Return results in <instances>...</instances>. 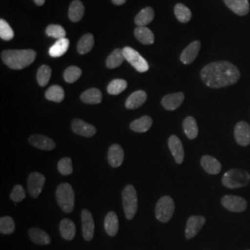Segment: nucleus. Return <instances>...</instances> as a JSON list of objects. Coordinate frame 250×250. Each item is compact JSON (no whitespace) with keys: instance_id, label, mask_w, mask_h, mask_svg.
I'll use <instances>...</instances> for the list:
<instances>
[{"instance_id":"obj_4","label":"nucleus","mask_w":250,"mask_h":250,"mask_svg":"<svg viewBox=\"0 0 250 250\" xmlns=\"http://www.w3.org/2000/svg\"><path fill=\"white\" fill-rule=\"evenodd\" d=\"M250 174L247 170L232 169L224 173L223 185L225 188H240L248 186L250 183Z\"/></svg>"},{"instance_id":"obj_25","label":"nucleus","mask_w":250,"mask_h":250,"mask_svg":"<svg viewBox=\"0 0 250 250\" xmlns=\"http://www.w3.org/2000/svg\"><path fill=\"white\" fill-rule=\"evenodd\" d=\"M136 39L144 45H152L155 41V36L151 30L147 27H138L134 30Z\"/></svg>"},{"instance_id":"obj_30","label":"nucleus","mask_w":250,"mask_h":250,"mask_svg":"<svg viewBox=\"0 0 250 250\" xmlns=\"http://www.w3.org/2000/svg\"><path fill=\"white\" fill-rule=\"evenodd\" d=\"M81 100L85 104H99L102 101V94L98 88H90L81 95Z\"/></svg>"},{"instance_id":"obj_34","label":"nucleus","mask_w":250,"mask_h":250,"mask_svg":"<svg viewBox=\"0 0 250 250\" xmlns=\"http://www.w3.org/2000/svg\"><path fill=\"white\" fill-rule=\"evenodd\" d=\"M93 46H94V36L91 34H86L81 37L77 45V50L80 54H86L91 51Z\"/></svg>"},{"instance_id":"obj_41","label":"nucleus","mask_w":250,"mask_h":250,"mask_svg":"<svg viewBox=\"0 0 250 250\" xmlns=\"http://www.w3.org/2000/svg\"><path fill=\"white\" fill-rule=\"evenodd\" d=\"M0 37L5 41H9L14 37L13 30L11 29L9 23L3 19L0 20Z\"/></svg>"},{"instance_id":"obj_10","label":"nucleus","mask_w":250,"mask_h":250,"mask_svg":"<svg viewBox=\"0 0 250 250\" xmlns=\"http://www.w3.org/2000/svg\"><path fill=\"white\" fill-rule=\"evenodd\" d=\"M82 228H83V236L85 241H91L94 236L95 224L94 219L89 210L83 209L82 211Z\"/></svg>"},{"instance_id":"obj_39","label":"nucleus","mask_w":250,"mask_h":250,"mask_svg":"<svg viewBox=\"0 0 250 250\" xmlns=\"http://www.w3.org/2000/svg\"><path fill=\"white\" fill-rule=\"evenodd\" d=\"M82 75V70L76 66H71L65 70L63 73L64 80L69 83H72L78 80Z\"/></svg>"},{"instance_id":"obj_9","label":"nucleus","mask_w":250,"mask_h":250,"mask_svg":"<svg viewBox=\"0 0 250 250\" xmlns=\"http://www.w3.org/2000/svg\"><path fill=\"white\" fill-rule=\"evenodd\" d=\"M222 205L232 212H242L247 208L248 203L246 199L241 197L225 196L222 198Z\"/></svg>"},{"instance_id":"obj_20","label":"nucleus","mask_w":250,"mask_h":250,"mask_svg":"<svg viewBox=\"0 0 250 250\" xmlns=\"http://www.w3.org/2000/svg\"><path fill=\"white\" fill-rule=\"evenodd\" d=\"M147 98L146 93L143 90H138L134 92L125 102V107L128 109H135L141 107L146 102Z\"/></svg>"},{"instance_id":"obj_44","label":"nucleus","mask_w":250,"mask_h":250,"mask_svg":"<svg viewBox=\"0 0 250 250\" xmlns=\"http://www.w3.org/2000/svg\"><path fill=\"white\" fill-rule=\"evenodd\" d=\"M113 4H115L117 6H121V5H124L126 0H111Z\"/></svg>"},{"instance_id":"obj_16","label":"nucleus","mask_w":250,"mask_h":250,"mask_svg":"<svg viewBox=\"0 0 250 250\" xmlns=\"http://www.w3.org/2000/svg\"><path fill=\"white\" fill-rule=\"evenodd\" d=\"M168 143L170 152L174 158V161H176L177 164H181L185 159V151L182 141L180 140L178 136L170 135Z\"/></svg>"},{"instance_id":"obj_1","label":"nucleus","mask_w":250,"mask_h":250,"mask_svg":"<svg viewBox=\"0 0 250 250\" xmlns=\"http://www.w3.org/2000/svg\"><path fill=\"white\" fill-rule=\"evenodd\" d=\"M240 78L239 70L231 62L209 63L201 71V79L210 88H222L234 84Z\"/></svg>"},{"instance_id":"obj_11","label":"nucleus","mask_w":250,"mask_h":250,"mask_svg":"<svg viewBox=\"0 0 250 250\" xmlns=\"http://www.w3.org/2000/svg\"><path fill=\"white\" fill-rule=\"evenodd\" d=\"M206 219L203 216H191L188 220L186 228V237L188 239H192L197 235L205 224Z\"/></svg>"},{"instance_id":"obj_14","label":"nucleus","mask_w":250,"mask_h":250,"mask_svg":"<svg viewBox=\"0 0 250 250\" xmlns=\"http://www.w3.org/2000/svg\"><path fill=\"white\" fill-rule=\"evenodd\" d=\"M124 160H125V152L123 147L118 144L112 145L109 147L108 153H107V161L109 165L113 168L120 167L123 164Z\"/></svg>"},{"instance_id":"obj_36","label":"nucleus","mask_w":250,"mask_h":250,"mask_svg":"<svg viewBox=\"0 0 250 250\" xmlns=\"http://www.w3.org/2000/svg\"><path fill=\"white\" fill-rule=\"evenodd\" d=\"M51 69L50 67L46 66V65H42L38 71H37V74H36V79H37V83L40 86H45L48 82L50 80L51 77Z\"/></svg>"},{"instance_id":"obj_29","label":"nucleus","mask_w":250,"mask_h":250,"mask_svg":"<svg viewBox=\"0 0 250 250\" xmlns=\"http://www.w3.org/2000/svg\"><path fill=\"white\" fill-rule=\"evenodd\" d=\"M83 13H84V7L80 0L72 1L69 8V13H68L69 19L73 22L80 21L83 16Z\"/></svg>"},{"instance_id":"obj_13","label":"nucleus","mask_w":250,"mask_h":250,"mask_svg":"<svg viewBox=\"0 0 250 250\" xmlns=\"http://www.w3.org/2000/svg\"><path fill=\"white\" fill-rule=\"evenodd\" d=\"M72 129L74 134L85 137H91L97 133V129L95 126L85 123L81 119H74L72 121Z\"/></svg>"},{"instance_id":"obj_21","label":"nucleus","mask_w":250,"mask_h":250,"mask_svg":"<svg viewBox=\"0 0 250 250\" xmlns=\"http://www.w3.org/2000/svg\"><path fill=\"white\" fill-rule=\"evenodd\" d=\"M202 168L209 174H218L222 170V164L211 156H203L201 159Z\"/></svg>"},{"instance_id":"obj_5","label":"nucleus","mask_w":250,"mask_h":250,"mask_svg":"<svg viewBox=\"0 0 250 250\" xmlns=\"http://www.w3.org/2000/svg\"><path fill=\"white\" fill-rule=\"evenodd\" d=\"M122 196L125 216L128 220H132L137 211L138 207L136 190L132 185H128L124 189Z\"/></svg>"},{"instance_id":"obj_24","label":"nucleus","mask_w":250,"mask_h":250,"mask_svg":"<svg viewBox=\"0 0 250 250\" xmlns=\"http://www.w3.org/2000/svg\"><path fill=\"white\" fill-rule=\"evenodd\" d=\"M104 226H105V231L109 236H115L118 231H119V219L118 216L114 211H109L107 213L105 222H104Z\"/></svg>"},{"instance_id":"obj_17","label":"nucleus","mask_w":250,"mask_h":250,"mask_svg":"<svg viewBox=\"0 0 250 250\" xmlns=\"http://www.w3.org/2000/svg\"><path fill=\"white\" fill-rule=\"evenodd\" d=\"M201 47V43L199 41H194L190 45H188L185 50L181 54L180 60L184 64H191L196 59L199 53Z\"/></svg>"},{"instance_id":"obj_22","label":"nucleus","mask_w":250,"mask_h":250,"mask_svg":"<svg viewBox=\"0 0 250 250\" xmlns=\"http://www.w3.org/2000/svg\"><path fill=\"white\" fill-rule=\"evenodd\" d=\"M28 233H29L30 239L36 245L45 246V245H49L50 242H51L50 236L45 231H43L42 229L31 228Z\"/></svg>"},{"instance_id":"obj_3","label":"nucleus","mask_w":250,"mask_h":250,"mask_svg":"<svg viewBox=\"0 0 250 250\" xmlns=\"http://www.w3.org/2000/svg\"><path fill=\"white\" fill-rule=\"evenodd\" d=\"M58 204L65 213H71L74 208V191L71 185L64 183L60 185L56 191Z\"/></svg>"},{"instance_id":"obj_33","label":"nucleus","mask_w":250,"mask_h":250,"mask_svg":"<svg viewBox=\"0 0 250 250\" xmlns=\"http://www.w3.org/2000/svg\"><path fill=\"white\" fill-rule=\"evenodd\" d=\"M65 97V93L62 86L51 85L45 92V99L56 103H61Z\"/></svg>"},{"instance_id":"obj_19","label":"nucleus","mask_w":250,"mask_h":250,"mask_svg":"<svg viewBox=\"0 0 250 250\" xmlns=\"http://www.w3.org/2000/svg\"><path fill=\"white\" fill-rule=\"evenodd\" d=\"M225 5L239 16H245L250 12L249 0H224Z\"/></svg>"},{"instance_id":"obj_27","label":"nucleus","mask_w":250,"mask_h":250,"mask_svg":"<svg viewBox=\"0 0 250 250\" xmlns=\"http://www.w3.org/2000/svg\"><path fill=\"white\" fill-rule=\"evenodd\" d=\"M154 10L150 7L142 9L134 18V22L138 27H145L149 24L154 19Z\"/></svg>"},{"instance_id":"obj_38","label":"nucleus","mask_w":250,"mask_h":250,"mask_svg":"<svg viewBox=\"0 0 250 250\" xmlns=\"http://www.w3.org/2000/svg\"><path fill=\"white\" fill-rule=\"evenodd\" d=\"M15 231V223L9 216H5L0 219V232L2 234H11Z\"/></svg>"},{"instance_id":"obj_23","label":"nucleus","mask_w":250,"mask_h":250,"mask_svg":"<svg viewBox=\"0 0 250 250\" xmlns=\"http://www.w3.org/2000/svg\"><path fill=\"white\" fill-rule=\"evenodd\" d=\"M60 232L65 240L72 241L76 234L75 224L70 219H63L60 224Z\"/></svg>"},{"instance_id":"obj_43","label":"nucleus","mask_w":250,"mask_h":250,"mask_svg":"<svg viewBox=\"0 0 250 250\" xmlns=\"http://www.w3.org/2000/svg\"><path fill=\"white\" fill-rule=\"evenodd\" d=\"M25 198V190L21 186L17 185L15 186L11 194H10V199L14 202H21Z\"/></svg>"},{"instance_id":"obj_32","label":"nucleus","mask_w":250,"mask_h":250,"mask_svg":"<svg viewBox=\"0 0 250 250\" xmlns=\"http://www.w3.org/2000/svg\"><path fill=\"white\" fill-rule=\"evenodd\" d=\"M125 60L123 49L116 48L107 57L106 65L108 69H114V68L121 66Z\"/></svg>"},{"instance_id":"obj_15","label":"nucleus","mask_w":250,"mask_h":250,"mask_svg":"<svg viewBox=\"0 0 250 250\" xmlns=\"http://www.w3.org/2000/svg\"><path fill=\"white\" fill-rule=\"evenodd\" d=\"M29 143L41 150H52L56 147L53 140L42 134H34L29 138Z\"/></svg>"},{"instance_id":"obj_35","label":"nucleus","mask_w":250,"mask_h":250,"mask_svg":"<svg viewBox=\"0 0 250 250\" xmlns=\"http://www.w3.org/2000/svg\"><path fill=\"white\" fill-rule=\"evenodd\" d=\"M174 13H175V16L179 21L183 22V23L188 22L192 18L191 10L188 9L186 5L181 4V3H179L175 6Z\"/></svg>"},{"instance_id":"obj_37","label":"nucleus","mask_w":250,"mask_h":250,"mask_svg":"<svg viewBox=\"0 0 250 250\" xmlns=\"http://www.w3.org/2000/svg\"><path fill=\"white\" fill-rule=\"evenodd\" d=\"M127 87V82L123 79H115L111 81L107 85V93L113 96H116L124 92Z\"/></svg>"},{"instance_id":"obj_40","label":"nucleus","mask_w":250,"mask_h":250,"mask_svg":"<svg viewBox=\"0 0 250 250\" xmlns=\"http://www.w3.org/2000/svg\"><path fill=\"white\" fill-rule=\"evenodd\" d=\"M46 35L50 37H53L56 39H62V38H65L66 36V31L64 30V28L61 25L58 24H50L46 27L45 30Z\"/></svg>"},{"instance_id":"obj_8","label":"nucleus","mask_w":250,"mask_h":250,"mask_svg":"<svg viewBox=\"0 0 250 250\" xmlns=\"http://www.w3.org/2000/svg\"><path fill=\"white\" fill-rule=\"evenodd\" d=\"M45 177L40 172H32L27 180V189L31 197L37 198L45 186Z\"/></svg>"},{"instance_id":"obj_28","label":"nucleus","mask_w":250,"mask_h":250,"mask_svg":"<svg viewBox=\"0 0 250 250\" xmlns=\"http://www.w3.org/2000/svg\"><path fill=\"white\" fill-rule=\"evenodd\" d=\"M153 124L151 118L149 116H143L134 121L131 125L130 128L136 133H146L147 132Z\"/></svg>"},{"instance_id":"obj_31","label":"nucleus","mask_w":250,"mask_h":250,"mask_svg":"<svg viewBox=\"0 0 250 250\" xmlns=\"http://www.w3.org/2000/svg\"><path fill=\"white\" fill-rule=\"evenodd\" d=\"M184 131L189 139H195L198 134V127L195 118L189 116L185 119L183 123Z\"/></svg>"},{"instance_id":"obj_42","label":"nucleus","mask_w":250,"mask_h":250,"mask_svg":"<svg viewBox=\"0 0 250 250\" xmlns=\"http://www.w3.org/2000/svg\"><path fill=\"white\" fill-rule=\"evenodd\" d=\"M58 170L60 171V173H62V175H70L72 174V160L70 158H63L58 163Z\"/></svg>"},{"instance_id":"obj_18","label":"nucleus","mask_w":250,"mask_h":250,"mask_svg":"<svg viewBox=\"0 0 250 250\" xmlns=\"http://www.w3.org/2000/svg\"><path fill=\"white\" fill-rule=\"evenodd\" d=\"M185 95L182 92L169 94L161 100V105L167 110H175L184 102Z\"/></svg>"},{"instance_id":"obj_2","label":"nucleus","mask_w":250,"mask_h":250,"mask_svg":"<svg viewBox=\"0 0 250 250\" xmlns=\"http://www.w3.org/2000/svg\"><path fill=\"white\" fill-rule=\"evenodd\" d=\"M36 52L33 49H9L1 53L2 62L12 70H22L35 62Z\"/></svg>"},{"instance_id":"obj_6","label":"nucleus","mask_w":250,"mask_h":250,"mask_svg":"<svg viewBox=\"0 0 250 250\" xmlns=\"http://www.w3.org/2000/svg\"><path fill=\"white\" fill-rule=\"evenodd\" d=\"M174 201L169 196H164L158 201L155 213L157 219L161 223H168L174 213Z\"/></svg>"},{"instance_id":"obj_12","label":"nucleus","mask_w":250,"mask_h":250,"mask_svg":"<svg viewBox=\"0 0 250 250\" xmlns=\"http://www.w3.org/2000/svg\"><path fill=\"white\" fill-rule=\"evenodd\" d=\"M234 138L238 145L247 146L250 144V125L246 122H239L234 128Z\"/></svg>"},{"instance_id":"obj_45","label":"nucleus","mask_w":250,"mask_h":250,"mask_svg":"<svg viewBox=\"0 0 250 250\" xmlns=\"http://www.w3.org/2000/svg\"><path fill=\"white\" fill-rule=\"evenodd\" d=\"M37 6H43L45 4V0H34Z\"/></svg>"},{"instance_id":"obj_7","label":"nucleus","mask_w":250,"mask_h":250,"mask_svg":"<svg viewBox=\"0 0 250 250\" xmlns=\"http://www.w3.org/2000/svg\"><path fill=\"white\" fill-rule=\"evenodd\" d=\"M125 59L130 63L134 69L139 72H146L148 71L149 65L147 62L144 59L138 51L130 46H125L123 49Z\"/></svg>"},{"instance_id":"obj_26","label":"nucleus","mask_w":250,"mask_h":250,"mask_svg":"<svg viewBox=\"0 0 250 250\" xmlns=\"http://www.w3.org/2000/svg\"><path fill=\"white\" fill-rule=\"evenodd\" d=\"M70 45V41L67 38H62L56 41L50 48H49V55L52 58H60L67 52Z\"/></svg>"}]
</instances>
